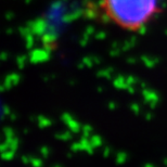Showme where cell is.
Wrapping results in <instances>:
<instances>
[{
  "mask_svg": "<svg viewBox=\"0 0 167 167\" xmlns=\"http://www.w3.org/2000/svg\"><path fill=\"white\" fill-rule=\"evenodd\" d=\"M161 0H101L105 16L127 31H139L157 14Z\"/></svg>",
  "mask_w": 167,
  "mask_h": 167,
  "instance_id": "cell-1",
  "label": "cell"
}]
</instances>
